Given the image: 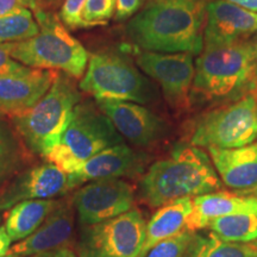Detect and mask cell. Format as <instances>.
Here are the masks:
<instances>
[{"instance_id":"obj_15","label":"cell","mask_w":257,"mask_h":257,"mask_svg":"<svg viewBox=\"0 0 257 257\" xmlns=\"http://www.w3.org/2000/svg\"><path fill=\"white\" fill-rule=\"evenodd\" d=\"M144 165L146 157L126 144L112 146L91 157L69 174L70 187L73 189L85 182L96 180L133 178L143 172Z\"/></svg>"},{"instance_id":"obj_6","label":"cell","mask_w":257,"mask_h":257,"mask_svg":"<svg viewBox=\"0 0 257 257\" xmlns=\"http://www.w3.org/2000/svg\"><path fill=\"white\" fill-rule=\"evenodd\" d=\"M120 143L123 137L98 105L79 102L59 143L44 159L72 174L98 153Z\"/></svg>"},{"instance_id":"obj_5","label":"cell","mask_w":257,"mask_h":257,"mask_svg":"<svg viewBox=\"0 0 257 257\" xmlns=\"http://www.w3.org/2000/svg\"><path fill=\"white\" fill-rule=\"evenodd\" d=\"M80 101L81 94L72 76L57 72L46 95L25 113L12 118L16 131L32 153L46 157L59 143Z\"/></svg>"},{"instance_id":"obj_9","label":"cell","mask_w":257,"mask_h":257,"mask_svg":"<svg viewBox=\"0 0 257 257\" xmlns=\"http://www.w3.org/2000/svg\"><path fill=\"white\" fill-rule=\"evenodd\" d=\"M147 221L137 208L102 223L85 226L80 257H141Z\"/></svg>"},{"instance_id":"obj_14","label":"cell","mask_w":257,"mask_h":257,"mask_svg":"<svg viewBox=\"0 0 257 257\" xmlns=\"http://www.w3.org/2000/svg\"><path fill=\"white\" fill-rule=\"evenodd\" d=\"M206 11L204 48L246 41L257 32V12L239 8L225 0H210Z\"/></svg>"},{"instance_id":"obj_13","label":"cell","mask_w":257,"mask_h":257,"mask_svg":"<svg viewBox=\"0 0 257 257\" xmlns=\"http://www.w3.org/2000/svg\"><path fill=\"white\" fill-rule=\"evenodd\" d=\"M96 105L134 146L149 147L166 135L165 121L142 105L119 100H96Z\"/></svg>"},{"instance_id":"obj_39","label":"cell","mask_w":257,"mask_h":257,"mask_svg":"<svg viewBox=\"0 0 257 257\" xmlns=\"http://www.w3.org/2000/svg\"><path fill=\"white\" fill-rule=\"evenodd\" d=\"M256 62H257V41H256ZM256 92H257V89H256Z\"/></svg>"},{"instance_id":"obj_31","label":"cell","mask_w":257,"mask_h":257,"mask_svg":"<svg viewBox=\"0 0 257 257\" xmlns=\"http://www.w3.org/2000/svg\"><path fill=\"white\" fill-rule=\"evenodd\" d=\"M27 2L28 9L32 12L37 11H53L60 4L61 0H25Z\"/></svg>"},{"instance_id":"obj_27","label":"cell","mask_w":257,"mask_h":257,"mask_svg":"<svg viewBox=\"0 0 257 257\" xmlns=\"http://www.w3.org/2000/svg\"><path fill=\"white\" fill-rule=\"evenodd\" d=\"M192 236V231H182L174 237L157 243L144 257H184Z\"/></svg>"},{"instance_id":"obj_18","label":"cell","mask_w":257,"mask_h":257,"mask_svg":"<svg viewBox=\"0 0 257 257\" xmlns=\"http://www.w3.org/2000/svg\"><path fill=\"white\" fill-rule=\"evenodd\" d=\"M207 153L227 187L243 195H252L257 191V142L231 149L210 147Z\"/></svg>"},{"instance_id":"obj_23","label":"cell","mask_w":257,"mask_h":257,"mask_svg":"<svg viewBox=\"0 0 257 257\" xmlns=\"http://www.w3.org/2000/svg\"><path fill=\"white\" fill-rule=\"evenodd\" d=\"M208 227L217 237L226 242H253L257 239V212L217 218Z\"/></svg>"},{"instance_id":"obj_20","label":"cell","mask_w":257,"mask_h":257,"mask_svg":"<svg viewBox=\"0 0 257 257\" xmlns=\"http://www.w3.org/2000/svg\"><path fill=\"white\" fill-rule=\"evenodd\" d=\"M193 208V198H181L159 207L147 223L146 238L141 257L162 240L186 230L188 216Z\"/></svg>"},{"instance_id":"obj_28","label":"cell","mask_w":257,"mask_h":257,"mask_svg":"<svg viewBox=\"0 0 257 257\" xmlns=\"http://www.w3.org/2000/svg\"><path fill=\"white\" fill-rule=\"evenodd\" d=\"M86 0H63L60 10V19L64 27L75 30L85 29L83 27L82 11L85 8Z\"/></svg>"},{"instance_id":"obj_32","label":"cell","mask_w":257,"mask_h":257,"mask_svg":"<svg viewBox=\"0 0 257 257\" xmlns=\"http://www.w3.org/2000/svg\"><path fill=\"white\" fill-rule=\"evenodd\" d=\"M24 8H28L25 0H0V16L12 14Z\"/></svg>"},{"instance_id":"obj_38","label":"cell","mask_w":257,"mask_h":257,"mask_svg":"<svg viewBox=\"0 0 257 257\" xmlns=\"http://www.w3.org/2000/svg\"><path fill=\"white\" fill-rule=\"evenodd\" d=\"M5 257H24V256H18V255H6Z\"/></svg>"},{"instance_id":"obj_41","label":"cell","mask_w":257,"mask_h":257,"mask_svg":"<svg viewBox=\"0 0 257 257\" xmlns=\"http://www.w3.org/2000/svg\"><path fill=\"white\" fill-rule=\"evenodd\" d=\"M74 257H76V256H74Z\"/></svg>"},{"instance_id":"obj_4","label":"cell","mask_w":257,"mask_h":257,"mask_svg":"<svg viewBox=\"0 0 257 257\" xmlns=\"http://www.w3.org/2000/svg\"><path fill=\"white\" fill-rule=\"evenodd\" d=\"M40 31L27 41L4 43L10 56L34 69H49L81 78L87 68L88 51L73 37L53 11L34 12Z\"/></svg>"},{"instance_id":"obj_3","label":"cell","mask_w":257,"mask_h":257,"mask_svg":"<svg viewBox=\"0 0 257 257\" xmlns=\"http://www.w3.org/2000/svg\"><path fill=\"white\" fill-rule=\"evenodd\" d=\"M257 89L256 43L204 48L195 61L192 99L232 101Z\"/></svg>"},{"instance_id":"obj_19","label":"cell","mask_w":257,"mask_h":257,"mask_svg":"<svg viewBox=\"0 0 257 257\" xmlns=\"http://www.w3.org/2000/svg\"><path fill=\"white\" fill-rule=\"evenodd\" d=\"M257 212V199L236 192L218 191L193 198V208L188 216L186 230L206 229L217 218L236 213Z\"/></svg>"},{"instance_id":"obj_26","label":"cell","mask_w":257,"mask_h":257,"mask_svg":"<svg viewBox=\"0 0 257 257\" xmlns=\"http://www.w3.org/2000/svg\"><path fill=\"white\" fill-rule=\"evenodd\" d=\"M115 0H86L82 11L85 29L105 25L113 17Z\"/></svg>"},{"instance_id":"obj_1","label":"cell","mask_w":257,"mask_h":257,"mask_svg":"<svg viewBox=\"0 0 257 257\" xmlns=\"http://www.w3.org/2000/svg\"><path fill=\"white\" fill-rule=\"evenodd\" d=\"M210 0H148L126 27L143 51L200 55Z\"/></svg>"},{"instance_id":"obj_8","label":"cell","mask_w":257,"mask_h":257,"mask_svg":"<svg viewBox=\"0 0 257 257\" xmlns=\"http://www.w3.org/2000/svg\"><path fill=\"white\" fill-rule=\"evenodd\" d=\"M257 140V92L205 112L195 121L192 146L239 148Z\"/></svg>"},{"instance_id":"obj_33","label":"cell","mask_w":257,"mask_h":257,"mask_svg":"<svg viewBox=\"0 0 257 257\" xmlns=\"http://www.w3.org/2000/svg\"><path fill=\"white\" fill-rule=\"evenodd\" d=\"M12 240L10 238L9 233L6 232L4 225H0V257H5L9 253L11 248Z\"/></svg>"},{"instance_id":"obj_37","label":"cell","mask_w":257,"mask_h":257,"mask_svg":"<svg viewBox=\"0 0 257 257\" xmlns=\"http://www.w3.org/2000/svg\"><path fill=\"white\" fill-rule=\"evenodd\" d=\"M251 243L253 244V246H255V249H256V257H257V239L253 240V242H251Z\"/></svg>"},{"instance_id":"obj_29","label":"cell","mask_w":257,"mask_h":257,"mask_svg":"<svg viewBox=\"0 0 257 257\" xmlns=\"http://www.w3.org/2000/svg\"><path fill=\"white\" fill-rule=\"evenodd\" d=\"M30 67H25L18 61L10 56L5 44L0 43V76L11 75V74H22L30 70Z\"/></svg>"},{"instance_id":"obj_11","label":"cell","mask_w":257,"mask_h":257,"mask_svg":"<svg viewBox=\"0 0 257 257\" xmlns=\"http://www.w3.org/2000/svg\"><path fill=\"white\" fill-rule=\"evenodd\" d=\"M72 202L79 223L91 226L133 210L135 188L121 179L96 180L76 191Z\"/></svg>"},{"instance_id":"obj_21","label":"cell","mask_w":257,"mask_h":257,"mask_svg":"<svg viewBox=\"0 0 257 257\" xmlns=\"http://www.w3.org/2000/svg\"><path fill=\"white\" fill-rule=\"evenodd\" d=\"M60 202L55 199L25 200L9 208L4 214V226L12 242L23 240L34 233Z\"/></svg>"},{"instance_id":"obj_35","label":"cell","mask_w":257,"mask_h":257,"mask_svg":"<svg viewBox=\"0 0 257 257\" xmlns=\"http://www.w3.org/2000/svg\"><path fill=\"white\" fill-rule=\"evenodd\" d=\"M73 251L68 248L66 249H59V250H53V251H48L40 253V255H35L32 257H69L70 253Z\"/></svg>"},{"instance_id":"obj_16","label":"cell","mask_w":257,"mask_h":257,"mask_svg":"<svg viewBox=\"0 0 257 257\" xmlns=\"http://www.w3.org/2000/svg\"><path fill=\"white\" fill-rule=\"evenodd\" d=\"M57 72L34 69L0 76V113L23 114L37 104L55 81Z\"/></svg>"},{"instance_id":"obj_7","label":"cell","mask_w":257,"mask_h":257,"mask_svg":"<svg viewBox=\"0 0 257 257\" xmlns=\"http://www.w3.org/2000/svg\"><path fill=\"white\" fill-rule=\"evenodd\" d=\"M79 87L96 100L140 104L153 100L156 93L152 82L136 66L115 53L92 54Z\"/></svg>"},{"instance_id":"obj_36","label":"cell","mask_w":257,"mask_h":257,"mask_svg":"<svg viewBox=\"0 0 257 257\" xmlns=\"http://www.w3.org/2000/svg\"><path fill=\"white\" fill-rule=\"evenodd\" d=\"M3 212H4V211H3L2 207H0V223H2V218L4 217V213H3Z\"/></svg>"},{"instance_id":"obj_2","label":"cell","mask_w":257,"mask_h":257,"mask_svg":"<svg viewBox=\"0 0 257 257\" xmlns=\"http://www.w3.org/2000/svg\"><path fill=\"white\" fill-rule=\"evenodd\" d=\"M221 188L210 155L191 144L178 147L168 157L153 163L141 180L140 195L148 206L156 208Z\"/></svg>"},{"instance_id":"obj_40","label":"cell","mask_w":257,"mask_h":257,"mask_svg":"<svg viewBox=\"0 0 257 257\" xmlns=\"http://www.w3.org/2000/svg\"><path fill=\"white\" fill-rule=\"evenodd\" d=\"M252 195H253V197H255V198L257 199V191H256L255 193H253V194H252Z\"/></svg>"},{"instance_id":"obj_12","label":"cell","mask_w":257,"mask_h":257,"mask_svg":"<svg viewBox=\"0 0 257 257\" xmlns=\"http://www.w3.org/2000/svg\"><path fill=\"white\" fill-rule=\"evenodd\" d=\"M70 189L69 174L53 163H42L32 167L8 185L0 193V207L5 212L21 201L55 199Z\"/></svg>"},{"instance_id":"obj_17","label":"cell","mask_w":257,"mask_h":257,"mask_svg":"<svg viewBox=\"0 0 257 257\" xmlns=\"http://www.w3.org/2000/svg\"><path fill=\"white\" fill-rule=\"evenodd\" d=\"M74 210L72 201H61L38 229L9 250L8 255L32 257L53 250L66 249L73 237Z\"/></svg>"},{"instance_id":"obj_34","label":"cell","mask_w":257,"mask_h":257,"mask_svg":"<svg viewBox=\"0 0 257 257\" xmlns=\"http://www.w3.org/2000/svg\"><path fill=\"white\" fill-rule=\"evenodd\" d=\"M225 2L231 3V4H234L245 10H249V11L257 12V0H225Z\"/></svg>"},{"instance_id":"obj_30","label":"cell","mask_w":257,"mask_h":257,"mask_svg":"<svg viewBox=\"0 0 257 257\" xmlns=\"http://www.w3.org/2000/svg\"><path fill=\"white\" fill-rule=\"evenodd\" d=\"M146 0H115V19L125 21L141 11Z\"/></svg>"},{"instance_id":"obj_24","label":"cell","mask_w":257,"mask_h":257,"mask_svg":"<svg viewBox=\"0 0 257 257\" xmlns=\"http://www.w3.org/2000/svg\"><path fill=\"white\" fill-rule=\"evenodd\" d=\"M22 138L9 123L0 119V188L17 174L25 161Z\"/></svg>"},{"instance_id":"obj_22","label":"cell","mask_w":257,"mask_h":257,"mask_svg":"<svg viewBox=\"0 0 257 257\" xmlns=\"http://www.w3.org/2000/svg\"><path fill=\"white\" fill-rule=\"evenodd\" d=\"M184 257H256V249L251 242H226L212 231L193 232Z\"/></svg>"},{"instance_id":"obj_10","label":"cell","mask_w":257,"mask_h":257,"mask_svg":"<svg viewBox=\"0 0 257 257\" xmlns=\"http://www.w3.org/2000/svg\"><path fill=\"white\" fill-rule=\"evenodd\" d=\"M137 66L155 80L167 101L178 111L191 107L192 87L195 75L193 55L187 53L142 51L136 57Z\"/></svg>"},{"instance_id":"obj_25","label":"cell","mask_w":257,"mask_h":257,"mask_svg":"<svg viewBox=\"0 0 257 257\" xmlns=\"http://www.w3.org/2000/svg\"><path fill=\"white\" fill-rule=\"evenodd\" d=\"M40 31L34 12L24 8L12 14L0 16V43H15L36 36Z\"/></svg>"}]
</instances>
